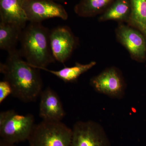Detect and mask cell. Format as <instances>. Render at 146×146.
<instances>
[{
    "mask_svg": "<svg viewBox=\"0 0 146 146\" xmlns=\"http://www.w3.org/2000/svg\"><path fill=\"white\" fill-rule=\"evenodd\" d=\"M39 70L24 60L19 50L9 52L5 62L0 63V72L10 84L12 96L24 102L36 100L43 91Z\"/></svg>",
    "mask_w": 146,
    "mask_h": 146,
    "instance_id": "6da1fadb",
    "label": "cell"
},
{
    "mask_svg": "<svg viewBox=\"0 0 146 146\" xmlns=\"http://www.w3.org/2000/svg\"><path fill=\"white\" fill-rule=\"evenodd\" d=\"M50 30L42 23H30L23 29L19 49L22 57L35 68H47L56 61L51 48Z\"/></svg>",
    "mask_w": 146,
    "mask_h": 146,
    "instance_id": "7a4b0ae2",
    "label": "cell"
},
{
    "mask_svg": "<svg viewBox=\"0 0 146 146\" xmlns=\"http://www.w3.org/2000/svg\"><path fill=\"white\" fill-rule=\"evenodd\" d=\"M35 125L32 114L19 115L12 110L2 111L0 113L1 140L13 144L28 141Z\"/></svg>",
    "mask_w": 146,
    "mask_h": 146,
    "instance_id": "3957f363",
    "label": "cell"
},
{
    "mask_svg": "<svg viewBox=\"0 0 146 146\" xmlns=\"http://www.w3.org/2000/svg\"><path fill=\"white\" fill-rule=\"evenodd\" d=\"M72 131L61 121L43 120L35 124L29 146H70Z\"/></svg>",
    "mask_w": 146,
    "mask_h": 146,
    "instance_id": "277c9868",
    "label": "cell"
},
{
    "mask_svg": "<svg viewBox=\"0 0 146 146\" xmlns=\"http://www.w3.org/2000/svg\"><path fill=\"white\" fill-rule=\"evenodd\" d=\"M72 131L70 146H110L104 129L96 122L78 121Z\"/></svg>",
    "mask_w": 146,
    "mask_h": 146,
    "instance_id": "5b68a950",
    "label": "cell"
},
{
    "mask_svg": "<svg viewBox=\"0 0 146 146\" xmlns=\"http://www.w3.org/2000/svg\"><path fill=\"white\" fill-rule=\"evenodd\" d=\"M23 8L28 22L42 23L52 18L68 20V12L63 5L53 0H25Z\"/></svg>",
    "mask_w": 146,
    "mask_h": 146,
    "instance_id": "8992f818",
    "label": "cell"
},
{
    "mask_svg": "<svg viewBox=\"0 0 146 146\" xmlns=\"http://www.w3.org/2000/svg\"><path fill=\"white\" fill-rule=\"evenodd\" d=\"M90 84L96 92L112 98L122 99L125 94L124 80L119 70L114 67L107 68L92 78Z\"/></svg>",
    "mask_w": 146,
    "mask_h": 146,
    "instance_id": "52a82bcc",
    "label": "cell"
},
{
    "mask_svg": "<svg viewBox=\"0 0 146 146\" xmlns=\"http://www.w3.org/2000/svg\"><path fill=\"white\" fill-rule=\"evenodd\" d=\"M50 44L56 61L64 63L70 57L77 45V41L70 29L60 26L50 30Z\"/></svg>",
    "mask_w": 146,
    "mask_h": 146,
    "instance_id": "ba28073f",
    "label": "cell"
},
{
    "mask_svg": "<svg viewBox=\"0 0 146 146\" xmlns=\"http://www.w3.org/2000/svg\"><path fill=\"white\" fill-rule=\"evenodd\" d=\"M120 43L126 49L132 58L144 59L146 55V41L144 35L130 26L120 25L116 30Z\"/></svg>",
    "mask_w": 146,
    "mask_h": 146,
    "instance_id": "9c48e42d",
    "label": "cell"
},
{
    "mask_svg": "<svg viewBox=\"0 0 146 146\" xmlns=\"http://www.w3.org/2000/svg\"><path fill=\"white\" fill-rule=\"evenodd\" d=\"M39 115L43 120L61 121L66 113L58 95L50 87L43 90L40 95Z\"/></svg>",
    "mask_w": 146,
    "mask_h": 146,
    "instance_id": "30bf717a",
    "label": "cell"
},
{
    "mask_svg": "<svg viewBox=\"0 0 146 146\" xmlns=\"http://www.w3.org/2000/svg\"><path fill=\"white\" fill-rule=\"evenodd\" d=\"M25 0H0L1 22L24 29L28 22L23 8Z\"/></svg>",
    "mask_w": 146,
    "mask_h": 146,
    "instance_id": "8fae6325",
    "label": "cell"
},
{
    "mask_svg": "<svg viewBox=\"0 0 146 146\" xmlns=\"http://www.w3.org/2000/svg\"><path fill=\"white\" fill-rule=\"evenodd\" d=\"M23 29L17 25L0 22V49L8 53L17 49Z\"/></svg>",
    "mask_w": 146,
    "mask_h": 146,
    "instance_id": "7c38bea8",
    "label": "cell"
},
{
    "mask_svg": "<svg viewBox=\"0 0 146 146\" xmlns=\"http://www.w3.org/2000/svg\"><path fill=\"white\" fill-rule=\"evenodd\" d=\"M96 63L94 61L85 64L76 63L72 67H65L57 71L49 70L46 68H39L38 69L51 73L64 82H73L76 81L82 74L94 67Z\"/></svg>",
    "mask_w": 146,
    "mask_h": 146,
    "instance_id": "4fadbf2b",
    "label": "cell"
},
{
    "mask_svg": "<svg viewBox=\"0 0 146 146\" xmlns=\"http://www.w3.org/2000/svg\"><path fill=\"white\" fill-rule=\"evenodd\" d=\"M131 12L129 0H116L99 18L100 21L127 22Z\"/></svg>",
    "mask_w": 146,
    "mask_h": 146,
    "instance_id": "5bb4252c",
    "label": "cell"
},
{
    "mask_svg": "<svg viewBox=\"0 0 146 146\" xmlns=\"http://www.w3.org/2000/svg\"><path fill=\"white\" fill-rule=\"evenodd\" d=\"M129 1L131 12L127 22L146 36V0Z\"/></svg>",
    "mask_w": 146,
    "mask_h": 146,
    "instance_id": "9a60e30c",
    "label": "cell"
},
{
    "mask_svg": "<svg viewBox=\"0 0 146 146\" xmlns=\"http://www.w3.org/2000/svg\"><path fill=\"white\" fill-rule=\"evenodd\" d=\"M112 0H80L74 7L75 12L84 18L93 17L107 7Z\"/></svg>",
    "mask_w": 146,
    "mask_h": 146,
    "instance_id": "2e32d148",
    "label": "cell"
},
{
    "mask_svg": "<svg viewBox=\"0 0 146 146\" xmlns=\"http://www.w3.org/2000/svg\"><path fill=\"white\" fill-rule=\"evenodd\" d=\"M12 94V89L10 84L5 80L0 82V104Z\"/></svg>",
    "mask_w": 146,
    "mask_h": 146,
    "instance_id": "e0dca14e",
    "label": "cell"
},
{
    "mask_svg": "<svg viewBox=\"0 0 146 146\" xmlns=\"http://www.w3.org/2000/svg\"><path fill=\"white\" fill-rule=\"evenodd\" d=\"M0 146H17L15 144L9 143L0 140Z\"/></svg>",
    "mask_w": 146,
    "mask_h": 146,
    "instance_id": "ac0fdd59",
    "label": "cell"
},
{
    "mask_svg": "<svg viewBox=\"0 0 146 146\" xmlns=\"http://www.w3.org/2000/svg\"><path fill=\"white\" fill-rule=\"evenodd\" d=\"M56 2H63L64 0H53Z\"/></svg>",
    "mask_w": 146,
    "mask_h": 146,
    "instance_id": "d6986e66",
    "label": "cell"
}]
</instances>
